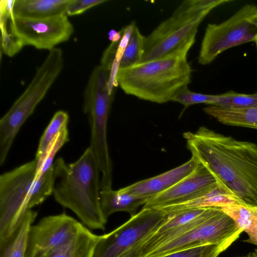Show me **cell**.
<instances>
[{"mask_svg": "<svg viewBox=\"0 0 257 257\" xmlns=\"http://www.w3.org/2000/svg\"><path fill=\"white\" fill-rule=\"evenodd\" d=\"M192 156L246 206L257 208V145L206 126L183 134Z\"/></svg>", "mask_w": 257, "mask_h": 257, "instance_id": "6da1fadb", "label": "cell"}, {"mask_svg": "<svg viewBox=\"0 0 257 257\" xmlns=\"http://www.w3.org/2000/svg\"><path fill=\"white\" fill-rule=\"evenodd\" d=\"M53 165L55 201L73 212L89 228L104 230L107 219L100 205L101 174L91 148L72 163L58 158Z\"/></svg>", "mask_w": 257, "mask_h": 257, "instance_id": "7a4b0ae2", "label": "cell"}, {"mask_svg": "<svg viewBox=\"0 0 257 257\" xmlns=\"http://www.w3.org/2000/svg\"><path fill=\"white\" fill-rule=\"evenodd\" d=\"M191 74L187 55L178 54L119 69L116 81L126 94L163 103L190 83Z\"/></svg>", "mask_w": 257, "mask_h": 257, "instance_id": "3957f363", "label": "cell"}, {"mask_svg": "<svg viewBox=\"0 0 257 257\" xmlns=\"http://www.w3.org/2000/svg\"><path fill=\"white\" fill-rule=\"evenodd\" d=\"M232 0H186L173 14L145 37L140 63L187 53L200 24L214 8Z\"/></svg>", "mask_w": 257, "mask_h": 257, "instance_id": "277c9868", "label": "cell"}, {"mask_svg": "<svg viewBox=\"0 0 257 257\" xmlns=\"http://www.w3.org/2000/svg\"><path fill=\"white\" fill-rule=\"evenodd\" d=\"M34 159L0 176V246L8 242L26 213L44 201V184L35 179Z\"/></svg>", "mask_w": 257, "mask_h": 257, "instance_id": "5b68a950", "label": "cell"}, {"mask_svg": "<svg viewBox=\"0 0 257 257\" xmlns=\"http://www.w3.org/2000/svg\"><path fill=\"white\" fill-rule=\"evenodd\" d=\"M64 65L63 52L55 48L37 67L32 80L0 120V156L6 158L18 132L56 80Z\"/></svg>", "mask_w": 257, "mask_h": 257, "instance_id": "8992f818", "label": "cell"}, {"mask_svg": "<svg viewBox=\"0 0 257 257\" xmlns=\"http://www.w3.org/2000/svg\"><path fill=\"white\" fill-rule=\"evenodd\" d=\"M109 70L101 64L92 70L85 87L83 110L90 128L89 146L97 161L101 178H112V163L107 140V125L113 94L109 90Z\"/></svg>", "mask_w": 257, "mask_h": 257, "instance_id": "52a82bcc", "label": "cell"}, {"mask_svg": "<svg viewBox=\"0 0 257 257\" xmlns=\"http://www.w3.org/2000/svg\"><path fill=\"white\" fill-rule=\"evenodd\" d=\"M257 39V7L247 4L219 24L207 26L198 56L201 65L211 63L231 47Z\"/></svg>", "mask_w": 257, "mask_h": 257, "instance_id": "ba28073f", "label": "cell"}, {"mask_svg": "<svg viewBox=\"0 0 257 257\" xmlns=\"http://www.w3.org/2000/svg\"><path fill=\"white\" fill-rule=\"evenodd\" d=\"M169 216L159 209H142L125 222L99 235L93 257H120L155 232Z\"/></svg>", "mask_w": 257, "mask_h": 257, "instance_id": "9c48e42d", "label": "cell"}, {"mask_svg": "<svg viewBox=\"0 0 257 257\" xmlns=\"http://www.w3.org/2000/svg\"><path fill=\"white\" fill-rule=\"evenodd\" d=\"M242 232V229L231 217L220 208H216L202 222L144 257H161L179 250L207 244L229 247Z\"/></svg>", "mask_w": 257, "mask_h": 257, "instance_id": "30bf717a", "label": "cell"}, {"mask_svg": "<svg viewBox=\"0 0 257 257\" xmlns=\"http://www.w3.org/2000/svg\"><path fill=\"white\" fill-rule=\"evenodd\" d=\"M9 32L23 45L50 51L68 41L73 26L66 15L44 19L14 17L9 20Z\"/></svg>", "mask_w": 257, "mask_h": 257, "instance_id": "8fae6325", "label": "cell"}, {"mask_svg": "<svg viewBox=\"0 0 257 257\" xmlns=\"http://www.w3.org/2000/svg\"><path fill=\"white\" fill-rule=\"evenodd\" d=\"M81 225L65 213L43 217L30 228L25 257H49L73 237Z\"/></svg>", "mask_w": 257, "mask_h": 257, "instance_id": "7c38bea8", "label": "cell"}, {"mask_svg": "<svg viewBox=\"0 0 257 257\" xmlns=\"http://www.w3.org/2000/svg\"><path fill=\"white\" fill-rule=\"evenodd\" d=\"M217 184L211 172L198 162L190 174L170 188L148 198L143 208L160 209L187 202L207 192Z\"/></svg>", "mask_w": 257, "mask_h": 257, "instance_id": "4fadbf2b", "label": "cell"}, {"mask_svg": "<svg viewBox=\"0 0 257 257\" xmlns=\"http://www.w3.org/2000/svg\"><path fill=\"white\" fill-rule=\"evenodd\" d=\"M198 161L192 156L186 163L152 178L142 180L121 188L123 192L149 198L169 188L190 174Z\"/></svg>", "mask_w": 257, "mask_h": 257, "instance_id": "5bb4252c", "label": "cell"}, {"mask_svg": "<svg viewBox=\"0 0 257 257\" xmlns=\"http://www.w3.org/2000/svg\"><path fill=\"white\" fill-rule=\"evenodd\" d=\"M73 0H14V17L44 19L66 15Z\"/></svg>", "mask_w": 257, "mask_h": 257, "instance_id": "9a60e30c", "label": "cell"}, {"mask_svg": "<svg viewBox=\"0 0 257 257\" xmlns=\"http://www.w3.org/2000/svg\"><path fill=\"white\" fill-rule=\"evenodd\" d=\"M237 204H242L236 197L218 183L215 187L196 198L183 203L164 207L159 209L169 213L194 208H221Z\"/></svg>", "mask_w": 257, "mask_h": 257, "instance_id": "2e32d148", "label": "cell"}, {"mask_svg": "<svg viewBox=\"0 0 257 257\" xmlns=\"http://www.w3.org/2000/svg\"><path fill=\"white\" fill-rule=\"evenodd\" d=\"M147 198L121 192L112 188L101 190L100 205L104 217L107 219L112 214L119 211L127 212L132 216L138 208L146 203Z\"/></svg>", "mask_w": 257, "mask_h": 257, "instance_id": "e0dca14e", "label": "cell"}, {"mask_svg": "<svg viewBox=\"0 0 257 257\" xmlns=\"http://www.w3.org/2000/svg\"><path fill=\"white\" fill-rule=\"evenodd\" d=\"M98 237L82 224L76 235L49 257H93Z\"/></svg>", "mask_w": 257, "mask_h": 257, "instance_id": "ac0fdd59", "label": "cell"}, {"mask_svg": "<svg viewBox=\"0 0 257 257\" xmlns=\"http://www.w3.org/2000/svg\"><path fill=\"white\" fill-rule=\"evenodd\" d=\"M203 110L222 124L257 129V107L234 109L209 105Z\"/></svg>", "mask_w": 257, "mask_h": 257, "instance_id": "d6986e66", "label": "cell"}, {"mask_svg": "<svg viewBox=\"0 0 257 257\" xmlns=\"http://www.w3.org/2000/svg\"><path fill=\"white\" fill-rule=\"evenodd\" d=\"M37 216V212L32 209L26 212L12 237L0 246V257H25L28 233Z\"/></svg>", "mask_w": 257, "mask_h": 257, "instance_id": "ffe728a7", "label": "cell"}, {"mask_svg": "<svg viewBox=\"0 0 257 257\" xmlns=\"http://www.w3.org/2000/svg\"><path fill=\"white\" fill-rule=\"evenodd\" d=\"M220 209L247 234L248 238L243 241L257 245V208L237 204Z\"/></svg>", "mask_w": 257, "mask_h": 257, "instance_id": "44dd1931", "label": "cell"}, {"mask_svg": "<svg viewBox=\"0 0 257 257\" xmlns=\"http://www.w3.org/2000/svg\"><path fill=\"white\" fill-rule=\"evenodd\" d=\"M69 115L66 111L59 110L55 112L40 140L36 154V160H39L44 155L58 134L63 128L67 127Z\"/></svg>", "mask_w": 257, "mask_h": 257, "instance_id": "7402d4cb", "label": "cell"}, {"mask_svg": "<svg viewBox=\"0 0 257 257\" xmlns=\"http://www.w3.org/2000/svg\"><path fill=\"white\" fill-rule=\"evenodd\" d=\"M145 36L140 32L135 23L120 61L119 69L128 68L140 63L144 50Z\"/></svg>", "mask_w": 257, "mask_h": 257, "instance_id": "603a6c76", "label": "cell"}, {"mask_svg": "<svg viewBox=\"0 0 257 257\" xmlns=\"http://www.w3.org/2000/svg\"><path fill=\"white\" fill-rule=\"evenodd\" d=\"M69 141L67 127L63 128L48 146L44 155L37 161L35 179L41 176L53 165L54 158L59 150Z\"/></svg>", "mask_w": 257, "mask_h": 257, "instance_id": "cb8c5ba5", "label": "cell"}, {"mask_svg": "<svg viewBox=\"0 0 257 257\" xmlns=\"http://www.w3.org/2000/svg\"><path fill=\"white\" fill-rule=\"evenodd\" d=\"M212 105L234 109L257 107V93L246 94L229 91L217 95Z\"/></svg>", "mask_w": 257, "mask_h": 257, "instance_id": "d4e9b609", "label": "cell"}, {"mask_svg": "<svg viewBox=\"0 0 257 257\" xmlns=\"http://www.w3.org/2000/svg\"><path fill=\"white\" fill-rule=\"evenodd\" d=\"M217 95L205 94L190 91L188 85L180 88L174 95L172 101L178 102L187 108L193 104L205 103L210 105L216 100Z\"/></svg>", "mask_w": 257, "mask_h": 257, "instance_id": "484cf974", "label": "cell"}, {"mask_svg": "<svg viewBox=\"0 0 257 257\" xmlns=\"http://www.w3.org/2000/svg\"><path fill=\"white\" fill-rule=\"evenodd\" d=\"M229 247L207 244L172 252L161 257H218Z\"/></svg>", "mask_w": 257, "mask_h": 257, "instance_id": "4316f807", "label": "cell"}, {"mask_svg": "<svg viewBox=\"0 0 257 257\" xmlns=\"http://www.w3.org/2000/svg\"><path fill=\"white\" fill-rule=\"evenodd\" d=\"M6 18H0V28L2 33L1 46L4 53L13 57L23 48V45L9 32Z\"/></svg>", "mask_w": 257, "mask_h": 257, "instance_id": "83f0119b", "label": "cell"}, {"mask_svg": "<svg viewBox=\"0 0 257 257\" xmlns=\"http://www.w3.org/2000/svg\"><path fill=\"white\" fill-rule=\"evenodd\" d=\"M107 1L106 0H73L67 9L66 15L72 16L81 14L87 10Z\"/></svg>", "mask_w": 257, "mask_h": 257, "instance_id": "f1b7e54d", "label": "cell"}, {"mask_svg": "<svg viewBox=\"0 0 257 257\" xmlns=\"http://www.w3.org/2000/svg\"><path fill=\"white\" fill-rule=\"evenodd\" d=\"M142 241L131 248L129 250H128L120 257H139V248L142 242Z\"/></svg>", "mask_w": 257, "mask_h": 257, "instance_id": "f546056e", "label": "cell"}, {"mask_svg": "<svg viewBox=\"0 0 257 257\" xmlns=\"http://www.w3.org/2000/svg\"><path fill=\"white\" fill-rule=\"evenodd\" d=\"M108 39L111 42H118L121 37L122 32L120 30L119 31H115L114 30H111L108 33Z\"/></svg>", "mask_w": 257, "mask_h": 257, "instance_id": "4dcf8cb0", "label": "cell"}, {"mask_svg": "<svg viewBox=\"0 0 257 257\" xmlns=\"http://www.w3.org/2000/svg\"><path fill=\"white\" fill-rule=\"evenodd\" d=\"M247 257H257V249H254V250L249 253Z\"/></svg>", "mask_w": 257, "mask_h": 257, "instance_id": "1f68e13d", "label": "cell"}, {"mask_svg": "<svg viewBox=\"0 0 257 257\" xmlns=\"http://www.w3.org/2000/svg\"><path fill=\"white\" fill-rule=\"evenodd\" d=\"M256 44V49H257V39L254 41Z\"/></svg>", "mask_w": 257, "mask_h": 257, "instance_id": "d6a6232c", "label": "cell"}, {"mask_svg": "<svg viewBox=\"0 0 257 257\" xmlns=\"http://www.w3.org/2000/svg\"><path fill=\"white\" fill-rule=\"evenodd\" d=\"M237 257H239V256H237ZM242 257H245V256H242ZM246 257H247V256H246Z\"/></svg>", "mask_w": 257, "mask_h": 257, "instance_id": "836d02e7", "label": "cell"}]
</instances>
